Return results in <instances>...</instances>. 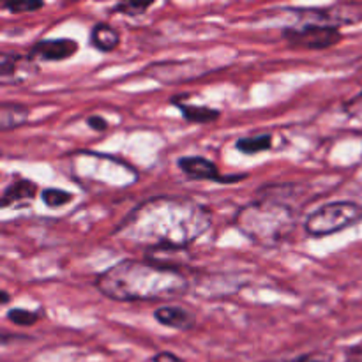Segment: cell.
Returning a JSON list of instances; mask_svg holds the SVG:
<instances>
[{
  "instance_id": "obj_1",
  "label": "cell",
  "mask_w": 362,
  "mask_h": 362,
  "mask_svg": "<svg viewBox=\"0 0 362 362\" xmlns=\"http://www.w3.org/2000/svg\"><path fill=\"white\" fill-rule=\"evenodd\" d=\"M211 225V212L198 202L186 197H158L136 205L115 233L151 250H186Z\"/></svg>"
},
{
  "instance_id": "obj_2",
  "label": "cell",
  "mask_w": 362,
  "mask_h": 362,
  "mask_svg": "<svg viewBox=\"0 0 362 362\" xmlns=\"http://www.w3.org/2000/svg\"><path fill=\"white\" fill-rule=\"evenodd\" d=\"M95 288L120 303L168 300L189 292V281L175 267L151 260H122L95 278Z\"/></svg>"
},
{
  "instance_id": "obj_3",
  "label": "cell",
  "mask_w": 362,
  "mask_h": 362,
  "mask_svg": "<svg viewBox=\"0 0 362 362\" xmlns=\"http://www.w3.org/2000/svg\"><path fill=\"white\" fill-rule=\"evenodd\" d=\"M293 189V184L262 187L257 198L237 212L235 225L240 233L264 247L286 243L296 232L299 219V212L285 200Z\"/></svg>"
},
{
  "instance_id": "obj_4",
  "label": "cell",
  "mask_w": 362,
  "mask_h": 362,
  "mask_svg": "<svg viewBox=\"0 0 362 362\" xmlns=\"http://www.w3.org/2000/svg\"><path fill=\"white\" fill-rule=\"evenodd\" d=\"M362 219V205L356 202H331L308 216L304 230L311 237H325L338 233Z\"/></svg>"
},
{
  "instance_id": "obj_5",
  "label": "cell",
  "mask_w": 362,
  "mask_h": 362,
  "mask_svg": "<svg viewBox=\"0 0 362 362\" xmlns=\"http://www.w3.org/2000/svg\"><path fill=\"white\" fill-rule=\"evenodd\" d=\"M283 39L290 46L304 49H327L341 41L339 28L325 25L306 23L303 27H288L283 30Z\"/></svg>"
},
{
  "instance_id": "obj_6",
  "label": "cell",
  "mask_w": 362,
  "mask_h": 362,
  "mask_svg": "<svg viewBox=\"0 0 362 362\" xmlns=\"http://www.w3.org/2000/svg\"><path fill=\"white\" fill-rule=\"evenodd\" d=\"M78 42L69 37H59V39H41L32 46L30 57L32 60L39 59L45 62H62V60L71 59L76 55L78 52Z\"/></svg>"
},
{
  "instance_id": "obj_7",
  "label": "cell",
  "mask_w": 362,
  "mask_h": 362,
  "mask_svg": "<svg viewBox=\"0 0 362 362\" xmlns=\"http://www.w3.org/2000/svg\"><path fill=\"white\" fill-rule=\"evenodd\" d=\"M177 165H179L180 172H184L187 177H191V179L216 180V182H225V184L244 179V177L240 175L223 177L214 163L209 161V159L205 158H200V156H187V158H180L179 161H177Z\"/></svg>"
},
{
  "instance_id": "obj_8",
  "label": "cell",
  "mask_w": 362,
  "mask_h": 362,
  "mask_svg": "<svg viewBox=\"0 0 362 362\" xmlns=\"http://www.w3.org/2000/svg\"><path fill=\"white\" fill-rule=\"evenodd\" d=\"M154 318L161 325L175 331H189L197 324V315L184 306H175V304H166L159 306L154 311Z\"/></svg>"
},
{
  "instance_id": "obj_9",
  "label": "cell",
  "mask_w": 362,
  "mask_h": 362,
  "mask_svg": "<svg viewBox=\"0 0 362 362\" xmlns=\"http://www.w3.org/2000/svg\"><path fill=\"white\" fill-rule=\"evenodd\" d=\"M37 193V186L32 180L18 179L13 180L2 193V207H13V205L28 204Z\"/></svg>"
},
{
  "instance_id": "obj_10",
  "label": "cell",
  "mask_w": 362,
  "mask_h": 362,
  "mask_svg": "<svg viewBox=\"0 0 362 362\" xmlns=\"http://www.w3.org/2000/svg\"><path fill=\"white\" fill-rule=\"evenodd\" d=\"M120 42V34L113 25L105 23H95L90 30V45L94 46L95 49L103 53L113 52V49L119 46Z\"/></svg>"
},
{
  "instance_id": "obj_11",
  "label": "cell",
  "mask_w": 362,
  "mask_h": 362,
  "mask_svg": "<svg viewBox=\"0 0 362 362\" xmlns=\"http://www.w3.org/2000/svg\"><path fill=\"white\" fill-rule=\"evenodd\" d=\"M32 66L30 57L18 55V53H2L0 55V74H2V80L7 81L11 78L13 81H21L23 76L20 73L28 71V67Z\"/></svg>"
},
{
  "instance_id": "obj_12",
  "label": "cell",
  "mask_w": 362,
  "mask_h": 362,
  "mask_svg": "<svg viewBox=\"0 0 362 362\" xmlns=\"http://www.w3.org/2000/svg\"><path fill=\"white\" fill-rule=\"evenodd\" d=\"M172 103L180 110L184 119L189 120V122L209 124L219 119V110L216 108H209V106L202 105H189V103L186 101H180L179 98H173Z\"/></svg>"
},
{
  "instance_id": "obj_13",
  "label": "cell",
  "mask_w": 362,
  "mask_h": 362,
  "mask_svg": "<svg viewBox=\"0 0 362 362\" xmlns=\"http://www.w3.org/2000/svg\"><path fill=\"white\" fill-rule=\"evenodd\" d=\"M28 110L16 103H2L0 106V127L4 131L14 129L27 122Z\"/></svg>"
},
{
  "instance_id": "obj_14",
  "label": "cell",
  "mask_w": 362,
  "mask_h": 362,
  "mask_svg": "<svg viewBox=\"0 0 362 362\" xmlns=\"http://www.w3.org/2000/svg\"><path fill=\"white\" fill-rule=\"evenodd\" d=\"M237 151H240L243 154L253 156L258 154V152L269 151L272 147V136L271 134H255V136H246L239 138L235 144Z\"/></svg>"
},
{
  "instance_id": "obj_15",
  "label": "cell",
  "mask_w": 362,
  "mask_h": 362,
  "mask_svg": "<svg viewBox=\"0 0 362 362\" xmlns=\"http://www.w3.org/2000/svg\"><path fill=\"white\" fill-rule=\"evenodd\" d=\"M42 313L39 311H30L23 310V308H14V310L7 311V320L13 322L14 325H20V327H28V325H34L35 322L41 320Z\"/></svg>"
},
{
  "instance_id": "obj_16",
  "label": "cell",
  "mask_w": 362,
  "mask_h": 362,
  "mask_svg": "<svg viewBox=\"0 0 362 362\" xmlns=\"http://www.w3.org/2000/svg\"><path fill=\"white\" fill-rule=\"evenodd\" d=\"M41 198L48 207H62L73 200V194L69 191L57 189V187H46V189H42Z\"/></svg>"
},
{
  "instance_id": "obj_17",
  "label": "cell",
  "mask_w": 362,
  "mask_h": 362,
  "mask_svg": "<svg viewBox=\"0 0 362 362\" xmlns=\"http://www.w3.org/2000/svg\"><path fill=\"white\" fill-rule=\"evenodd\" d=\"M152 6H154V2H120L113 6L112 13L124 14V16H141Z\"/></svg>"
},
{
  "instance_id": "obj_18",
  "label": "cell",
  "mask_w": 362,
  "mask_h": 362,
  "mask_svg": "<svg viewBox=\"0 0 362 362\" xmlns=\"http://www.w3.org/2000/svg\"><path fill=\"white\" fill-rule=\"evenodd\" d=\"M4 9L11 11V13H34V11L41 9V7H45V2H41V0H23V2H4L2 4Z\"/></svg>"
},
{
  "instance_id": "obj_19",
  "label": "cell",
  "mask_w": 362,
  "mask_h": 362,
  "mask_svg": "<svg viewBox=\"0 0 362 362\" xmlns=\"http://www.w3.org/2000/svg\"><path fill=\"white\" fill-rule=\"evenodd\" d=\"M87 124L90 129L94 131H106L108 129V120L105 117H99V115H92L87 119Z\"/></svg>"
},
{
  "instance_id": "obj_20",
  "label": "cell",
  "mask_w": 362,
  "mask_h": 362,
  "mask_svg": "<svg viewBox=\"0 0 362 362\" xmlns=\"http://www.w3.org/2000/svg\"><path fill=\"white\" fill-rule=\"evenodd\" d=\"M345 362H362V345L350 349L345 356Z\"/></svg>"
},
{
  "instance_id": "obj_21",
  "label": "cell",
  "mask_w": 362,
  "mask_h": 362,
  "mask_svg": "<svg viewBox=\"0 0 362 362\" xmlns=\"http://www.w3.org/2000/svg\"><path fill=\"white\" fill-rule=\"evenodd\" d=\"M154 362H184V361L172 352H161L154 357Z\"/></svg>"
},
{
  "instance_id": "obj_22",
  "label": "cell",
  "mask_w": 362,
  "mask_h": 362,
  "mask_svg": "<svg viewBox=\"0 0 362 362\" xmlns=\"http://www.w3.org/2000/svg\"><path fill=\"white\" fill-rule=\"evenodd\" d=\"M288 362H320V361L315 359L313 356H300V357H297V359L288 361Z\"/></svg>"
},
{
  "instance_id": "obj_23",
  "label": "cell",
  "mask_w": 362,
  "mask_h": 362,
  "mask_svg": "<svg viewBox=\"0 0 362 362\" xmlns=\"http://www.w3.org/2000/svg\"><path fill=\"white\" fill-rule=\"evenodd\" d=\"M7 303H9V293L2 292V304H7Z\"/></svg>"
}]
</instances>
